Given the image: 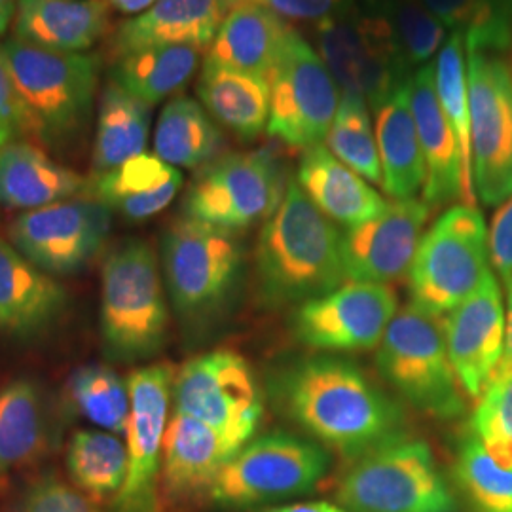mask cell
<instances>
[{
  "mask_svg": "<svg viewBox=\"0 0 512 512\" xmlns=\"http://www.w3.org/2000/svg\"><path fill=\"white\" fill-rule=\"evenodd\" d=\"M270 395L281 414L351 458L406 435L403 406L346 359L291 363L270 380Z\"/></svg>",
  "mask_w": 512,
  "mask_h": 512,
  "instance_id": "1",
  "label": "cell"
},
{
  "mask_svg": "<svg viewBox=\"0 0 512 512\" xmlns=\"http://www.w3.org/2000/svg\"><path fill=\"white\" fill-rule=\"evenodd\" d=\"M258 291L270 306L306 304L342 287V232L289 181L256 247Z\"/></svg>",
  "mask_w": 512,
  "mask_h": 512,
  "instance_id": "2",
  "label": "cell"
},
{
  "mask_svg": "<svg viewBox=\"0 0 512 512\" xmlns=\"http://www.w3.org/2000/svg\"><path fill=\"white\" fill-rule=\"evenodd\" d=\"M0 52L12 74L27 135L55 154L78 147L99 99L101 55L38 48L4 38Z\"/></svg>",
  "mask_w": 512,
  "mask_h": 512,
  "instance_id": "3",
  "label": "cell"
},
{
  "mask_svg": "<svg viewBox=\"0 0 512 512\" xmlns=\"http://www.w3.org/2000/svg\"><path fill=\"white\" fill-rule=\"evenodd\" d=\"M169 327L164 275L154 247L126 239L101 270L99 329L103 353L116 363H137L164 348Z\"/></svg>",
  "mask_w": 512,
  "mask_h": 512,
  "instance_id": "4",
  "label": "cell"
},
{
  "mask_svg": "<svg viewBox=\"0 0 512 512\" xmlns=\"http://www.w3.org/2000/svg\"><path fill=\"white\" fill-rule=\"evenodd\" d=\"M243 249L236 232L181 217L162 238V272L184 329L202 332L228 311L238 291Z\"/></svg>",
  "mask_w": 512,
  "mask_h": 512,
  "instance_id": "5",
  "label": "cell"
},
{
  "mask_svg": "<svg viewBox=\"0 0 512 512\" xmlns=\"http://www.w3.org/2000/svg\"><path fill=\"white\" fill-rule=\"evenodd\" d=\"M336 497L355 512H458L429 444L408 435L353 459Z\"/></svg>",
  "mask_w": 512,
  "mask_h": 512,
  "instance_id": "6",
  "label": "cell"
},
{
  "mask_svg": "<svg viewBox=\"0 0 512 512\" xmlns=\"http://www.w3.org/2000/svg\"><path fill=\"white\" fill-rule=\"evenodd\" d=\"M319 57L344 93L372 110L412 80V69L376 0H355L348 10L313 25Z\"/></svg>",
  "mask_w": 512,
  "mask_h": 512,
  "instance_id": "7",
  "label": "cell"
},
{
  "mask_svg": "<svg viewBox=\"0 0 512 512\" xmlns=\"http://www.w3.org/2000/svg\"><path fill=\"white\" fill-rule=\"evenodd\" d=\"M439 319L414 302L397 311L378 344L376 366L412 408L448 421L465 410V399Z\"/></svg>",
  "mask_w": 512,
  "mask_h": 512,
  "instance_id": "8",
  "label": "cell"
},
{
  "mask_svg": "<svg viewBox=\"0 0 512 512\" xmlns=\"http://www.w3.org/2000/svg\"><path fill=\"white\" fill-rule=\"evenodd\" d=\"M488 228L475 205H454L423 234L410 266L412 302L437 317L475 293L490 272Z\"/></svg>",
  "mask_w": 512,
  "mask_h": 512,
  "instance_id": "9",
  "label": "cell"
},
{
  "mask_svg": "<svg viewBox=\"0 0 512 512\" xmlns=\"http://www.w3.org/2000/svg\"><path fill=\"white\" fill-rule=\"evenodd\" d=\"M327 450L291 433L249 440L209 488L222 509H247L277 499L308 494L329 471Z\"/></svg>",
  "mask_w": 512,
  "mask_h": 512,
  "instance_id": "10",
  "label": "cell"
},
{
  "mask_svg": "<svg viewBox=\"0 0 512 512\" xmlns=\"http://www.w3.org/2000/svg\"><path fill=\"white\" fill-rule=\"evenodd\" d=\"M285 188L281 167L270 152L224 154L203 165L188 186L183 217L238 232L268 219Z\"/></svg>",
  "mask_w": 512,
  "mask_h": 512,
  "instance_id": "11",
  "label": "cell"
},
{
  "mask_svg": "<svg viewBox=\"0 0 512 512\" xmlns=\"http://www.w3.org/2000/svg\"><path fill=\"white\" fill-rule=\"evenodd\" d=\"M465 50L476 192L486 205H499L512 194V63Z\"/></svg>",
  "mask_w": 512,
  "mask_h": 512,
  "instance_id": "12",
  "label": "cell"
},
{
  "mask_svg": "<svg viewBox=\"0 0 512 512\" xmlns=\"http://www.w3.org/2000/svg\"><path fill=\"white\" fill-rule=\"evenodd\" d=\"M175 410L245 446L262 421L264 403L253 368L230 349L184 363L173 384Z\"/></svg>",
  "mask_w": 512,
  "mask_h": 512,
  "instance_id": "13",
  "label": "cell"
},
{
  "mask_svg": "<svg viewBox=\"0 0 512 512\" xmlns=\"http://www.w3.org/2000/svg\"><path fill=\"white\" fill-rule=\"evenodd\" d=\"M268 133L287 147L310 148L327 139L340 105V86L300 33L291 29L270 74Z\"/></svg>",
  "mask_w": 512,
  "mask_h": 512,
  "instance_id": "14",
  "label": "cell"
},
{
  "mask_svg": "<svg viewBox=\"0 0 512 512\" xmlns=\"http://www.w3.org/2000/svg\"><path fill=\"white\" fill-rule=\"evenodd\" d=\"M112 211L92 196L25 211L8 226V239L38 270L52 277L82 272L105 249Z\"/></svg>",
  "mask_w": 512,
  "mask_h": 512,
  "instance_id": "15",
  "label": "cell"
},
{
  "mask_svg": "<svg viewBox=\"0 0 512 512\" xmlns=\"http://www.w3.org/2000/svg\"><path fill=\"white\" fill-rule=\"evenodd\" d=\"M173 366H145L128 376L129 420L126 429L128 475L110 501V512H158L165 429L173 397Z\"/></svg>",
  "mask_w": 512,
  "mask_h": 512,
  "instance_id": "16",
  "label": "cell"
},
{
  "mask_svg": "<svg viewBox=\"0 0 512 512\" xmlns=\"http://www.w3.org/2000/svg\"><path fill=\"white\" fill-rule=\"evenodd\" d=\"M399 311L387 285L355 283L302 304L294 313L296 338L321 351L376 348Z\"/></svg>",
  "mask_w": 512,
  "mask_h": 512,
  "instance_id": "17",
  "label": "cell"
},
{
  "mask_svg": "<svg viewBox=\"0 0 512 512\" xmlns=\"http://www.w3.org/2000/svg\"><path fill=\"white\" fill-rule=\"evenodd\" d=\"M429 211L416 198L395 200L378 217L348 228L342 234L346 279L385 285L410 272Z\"/></svg>",
  "mask_w": 512,
  "mask_h": 512,
  "instance_id": "18",
  "label": "cell"
},
{
  "mask_svg": "<svg viewBox=\"0 0 512 512\" xmlns=\"http://www.w3.org/2000/svg\"><path fill=\"white\" fill-rule=\"evenodd\" d=\"M444 338L459 384L480 399L494 376L505 344V313L492 270L475 293L444 317Z\"/></svg>",
  "mask_w": 512,
  "mask_h": 512,
  "instance_id": "19",
  "label": "cell"
},
{
  "mask_svg": "<svg viewBox=\"0 0 512 512\" xmlns=\"http://www.w3.org/2000/svg\"><path fill=\"white\" fill-rule=\"evenodd\" d=\"M238 0H158L120 23L109 38L112 59L154 46L209 48Z\"/></svg>",
  "mask_w": 512,
  "mask_h": 512,
  "instance_id": "20",
  "label": "cell"
},
{
  "mask_svg": "<svg viewBox=\"0 0 512 512\" xmlns=\"http://www.w3.org/2000/svg\"><path fill=\"white\" fill-rule=\"evenodd\" d=\"M69 296L52 275L38 270L10 239L0 238V330L29 340L54 327Z\"/></svg>",
  "mask_w": 512,
  "mask_h": 512,
  "instance_id": "21",
  "label": "cell"
},
{
  "mask_svg": "<svg viewBox=\"0 0 512 512\" xmlns=\"http://www.w3.org/2000/svg\"><path fill=\"white\" fill-rule=\"evenodd\" d=\"M410 103L425 162L423 202L437 209L463 198V190L458 139L440 107L435 88V63L421 67L412 76Z\"/></svg>",
  "mask_w": 512,
  "mask_h": 512,
  "instance_id": "22",
  "label": "cell"
},
{
  "mask_svg": "<svg viewBox=\"0 0 512 512\" xmlns=\"http://www.w3.org/2000/svg\"><path fill=\"white\" fill-rule=\"evenodd\" d=\"M109 0H19L12 37L54 52H90L110 33Z\"/></svg>",
  "mask_w": 512,
  "mask_h": 512,
  "instance_id": "23",
  "label": "cell"
},
{
  "mask_svg": "<svg viewBox=\"0 0 512 512\" xmlns=\"http://www.w3.org/2000/svg\"><path fill=\"white\" fill-rule=\"evenodd\" d=\"M241 450L217 429L183 412L167 423L162 459V486L173 499L209 492L222 467Z\"/></svg>",
  "mask_w": 512,
  "mask_h": 512,
  "instance_id": "24",
  "label": "cell"
},
{
  "mask_svg": "<svg viewBox=\"0 0 512 512\" xmlns=\"http://www.w3.org/2000/svg\"><path fill=\"white\" fill-rule=\"evenodd\" d=\"M90 194V179L55 162L29 141L0 148V205L16 211H35L54 203Z\"/></svg>",
  "mask_w": 512,
  "mask_h": 512,
  "instance_id": "25",
  "label": "cell"
},
{
  "mask_svg": "<svg viewBox=\"0 0 512 512\" xmlns=\"http://www.w3.org/2000/svg\"><path fill=\"white\" fill-rule=\"evenodd\" d=\"M183 186L177 167L156 154H139L103 175L90 177V194L129 222H143L162 213Z\"/></svg>",
  "mask_w": 512,
  "mask_h": 512,
  "instance_id": "26",
  "label": "cell"
},
{
  "mask_svg": "<svg viewBox=\"0 0 512 512\" xmlns=\"http://www.w3.org/2000/svg\"><path fill=\"white\" fill-rule=\"evenodd\" d=\"M296 183L323 215L348 228L378 217L387 207L384 198L361 175L323 145L304 150Z\"/></svg>",
  "mask_w": 512,
  "mask_h": 512,
  "instance_id": "27",
  "label": "cell"
},
{
  "mask_svg": "<svg viewBox=\"0 0 512 512\" xmlns=\"http://www.w3.org/2000/svg\"><path fill=\"white\" fill-rule=\"evenodd\" d=\"M291 27L255 2H239L222 21L205 59L270 78Z\"/></svg>",
  "mask_w": 512,
  "mask_h": 512,
  "instance_id": "28",
  "label": "cell"
},
{
  "mask_svg": "<svg viewBox=\"0 0 512 512\" xmlns=\"http://www.w3.org/2000/svg\"><path fill=\"white\" fill-rule=\"evenodd\" d=\"M196 90L209 116L241 141H255L268 128L272 105L268 78L205 59Z\"/></svg>",
  "mask_w": 512,
  "mask_h": 512,
  "instance_id": "29",
  "label": "cell"
},
{
  "mask_svg": "<svg viewBox=\"0 0 512 512\" xmlns=\"http://www.w3.org/2000/svg\"><path fill=\"white\" fill-rule=\"evenodd\" d=\"M374 112L382 186L393 200H412L425 183V162L412 114L410 82L391 93Z\"/></svg>",
  "mask_w": 512,
  "mask_h": 512,
  "instance_id": "30",
  "label": "cell"
},
{
  "mask_svg": "<svg viewBox=\"0 0 512 512\" xmlns=\"http://www.w3.org/2000/svg\"><path fill=\"white\" fill-rule=\"evenodd\" d=\"M150 120L152 107L148 103L107 82L97 99L92 177L145 154Z\"/></svg>",
  "mask_w": 512,
  "mask_h": 512,
  "instance_id": "31",
  "label": "cell"
},
{
  "mask_svg": "<svg viewBox=\"0 0 512 512\" xmlns=\"http://www.w3.org/2000/svg\"><path fill=\"white\" fill-rule=\"evenodd\" d=\"M198 46H154L116 57L109 82L145 101L150 107L181 92L202 61Z\"/></svg>",
  "mask_w": 512,
  "mask_h": 512,
  "instance_id": "32",
  "label": "cell"
},
{
  "mask_svg": "<svg viewBox=\"0 0 512 512\" xmlns=\"http://www.w3.org/2000/svg\"><path fill=\"white\" fill-rule=\"evenodd\" d=\"M48 431V410L37 384L16 380L0 389V482L44 452Z\"/></svg>",
  "mask_w": 512,
  "mask_h": 512,
  "instance_id": "33",
  "label": "cell"
},
{
  "mask_svg": "<svg viewBox=\"0 0 512 512\" xmlns=\"http://www.w3.org/2000/svg\"><path fill=\"white\" fill-rule=\"evenodd\" d=\"M222 147V131L203 105L186 95L165 105L154 131V152L160 160L173 167L202 169L219 158Z\"/></svg>",
  "mask_w": 512,
  "mask_h": 512,
  "instance_id": "34",
  "label": "cell"
},
{
  "mask_svg": "<svg viewBox=\"0 0 512 512\" xmlns=\"http://www.w3.org/2000/svg\"><path fill=\"white\" fill-rule=\"evenodd\" d=\"M435 88L444 116L454 129L461 154V190L465 205H475L473 177V143H471V109L467 86V50L465 37L452 33L435 59Z\"/></svg>",
  "mask_w": 512,
  "mask_h": 512,
  "instance_id": "35",
  "label": "cell"
},
{
  "mask_svg": "<svg viewBox=\"0 0 512 512\" xmlns=\"http://www.w3.org/2000/svg\"><path fill=\"white\" fill-rule=\"evenodd\" d=\"M67 471L92 501H112L126 482L128 446L109 431H78L67 448Z\"/></svg>",
  "mask_w": 512,
  "mask_h": 512,
  "instance_id": "36",
  "label": "cell"
},
{
  "mask_svg": "<svg viewBox=\"0 0 512 512\" xmlns=\"http://www.w3.org/2000/svg\"><path fill=\"white\" fill-rule=\"evenodd\" d=\"M452 33L465 37V48L503 54L512 48L509 0H421Z\"/></svg>",
  "mask_w": 512,
  "mask_h": 512,
  "instance_id": "37",
  "label": "cell"
},
{
  "mask_svg": "<svg viewBox=\"0 0 512 512\" xmlns=\"http://www.w3.org/2000/svg\"><path fill=\"white\" fill-rule=\"evenodd\" d=\"M67 397L74 412L114 435L128 429L129 389L114 368L86 365L76 368L67 382Z\"/></svg>",
  "mask_w": 512,
  "mask_h": 512,
  "instance_id": "38",
  "label": "cell"
},
{
  "mask_svg": "<svg viewBox=\"0 0 512 512\" xmlns=\"http://www.w3.org/2000/svg\"><path fill=\"white\" fill-rule=\"evenodd\" d=\"M330 152L372 184H384L378 143L365 99L342 93L334 122L327 135Z\"/></svg>",
  "mask_w": 512,
  "mask_h": 512,
  "instance_id": "39",
  "label": "cell"
},
{
  "mask_svg": "<svg viewBox=\"0 0 512 512\" xmlns=\"http://www.w3.org/2000/svg\"><path fill=\"white\" fill-rule=\"evenodd\" d=\"M454 473L476 512H512V469L501 467L475 435L461 442Z\"/></svg>",
  "mask_w": 512,
  "mask_h": 512,
  "instance_id": "40",
  "label": "cell"
},
{
  "mask_svg": "<svg viewBox=\"0 0 512 512\" xmlns=\"http://www.w3.org/2000/svg\"><path fill=\"white\" fill-rule=\"evenodd\" d=\"M410 69H421L440 52L446 27L421 0H376Z\"/></svg>",
  "mask_w": 512,
  "mask_h": 512,
  "instance_id": "41",
  "label": "cell"
},
{
  "mask_svg": "<svg viewBox=\"0 0 512 512\" xmlns=\"http://www.w3.org/2000/svg\"><path fill=\"white\" fill-rule=\"evenodd\" d=\"M471 427L490 456L501 467L512 469V376L488 385L478 399Z\"/></svg>",
  "mask_w": 512,
  "mask_h": 512,
  "instance_id": "42",
  "label": "cell"
},
{
  "mask_svg": "<svg viewBox=\"0 0 512 512\" xmlns=\"http://www.w3.org/2000/svg\"><path fill=\"white\" fill-rule=\"evenodd\" d=\"M14 512H101L78 488L54 475L40 476L27 486Z\"/></svg>",
  "mask_w": 512,
  "mask_h": 512,
  "instance_id": "43",
  "label": "cell"
},
{
  "mask_svg": "<svg viewBox=\"0 0 512 512\" xmlns=\"http://www.w3.org/2000/svg\"><path fill=\"white\" fill-rule=\"evenodd\" d=\"M238 2H255L266 10L274 12L277 18L294 23H319L323 19L332 18L344 10L355 0H238Z\"/></svg>",
  "mask_w": 512,
  "mask_h": 512,
  "instance_id": "44",
  "label": "cell"
},
{
  "mask_svg": "<svg viewBox=\"0 0 512 512\" xmlns=\"http://www.w3.org/2000/svg\"><path fill=\"white\" fill-rule=\"evenodd\" d=\"M27 135L25 116L6 59L0 52V148Z\"/></svg>",
  "mask_w": 512,
  "mask_h": 512,
  "instance_id": "45",
  "label": "cell"
},
{
  "mask_svg": "<svg viewBox=\"0 0 512 512\" xmlns=\"http://www.w3.org/2000/svg\"><path fill=\"white\" fill-rule=\"evenodd\" d=\"M490 260L505 287L512 281V194L495 213L490 234Z\"/></svg>",
  "mask_w": 512,
  "mask_h": 512,
  "instance_id": "46",
  "label": "cell"
},
{
  "mask_svg": "<svg viewBox=\"0 0 512 512\" xmlns=\"http://www.w3.org/2000/svg\"><path fill=\"white\" fill-rule=\"evenodd\" d=\"M507 291H509V311H507V321H505V344H503V353H501L499 363L495 366L490 384L499 378L512 376V281L509 283Z\"/></svg>",
  "mask_w": 512,
  "mask_h": 512,
  "instance_id": "47",
  "label": "cell"
},
{
  "mask_svg": "<svg viewBox=\"0 0 512 512\" xmlns=\"http://www.w3.org/2000/svg\"><path fill=\"white\" fill-rule=\"evenodd\" d=\"M264 512H348L340 507H334L330 503L315 501V503H296V505H287V507H274Z\"/></svg>",
  "mask_w": 512,
  "mask_h": 512,
  "instance_id": "48",
  "label": "cell"
},
{
  "mask_svg": "<svg viewBox=\"0 0 512 512\" xmlns=\"http://www.w3.org/2000/svg\"><path fill=\"white\" fill-rule=\"evenodd\" d=\"M154 2H158V0H109L112 10L126 14V16H133V14L139 16L148 10Z\"/></svg>",
  "mask_w": 512,
  "mask_h": 512,
  "instance_id": "49",
  "label": "cell"
},
{
  "mask_svg": "<svg viewBox=\"0 0 512 512\" xmlns=\"http://www.w3.org/2000/svg\"><path fill=\"white\" fill-rule=\"evenodd\" d=\"M19 0H0V37L10 29L16 18Z\"/></svg>",
  "mask_w": 512,
  "mask_h": 512,
  "instance_id": "50",
  "label": "cell"
},
{
  "mask_svg": "<svg viewBox=\"0 0 512 512\" xmlns=\"http://www.w3.org/2000/svg\"><path fill=\"white\" fill-rule=\"evenodd\" d=\"M509 4H511V8H512V0H509Z\"/></svg>",
  "mask_w": 512,
  "mask_h": 512,
  "instance_id": "51",
  "label": "cell"
}]
</instances>
